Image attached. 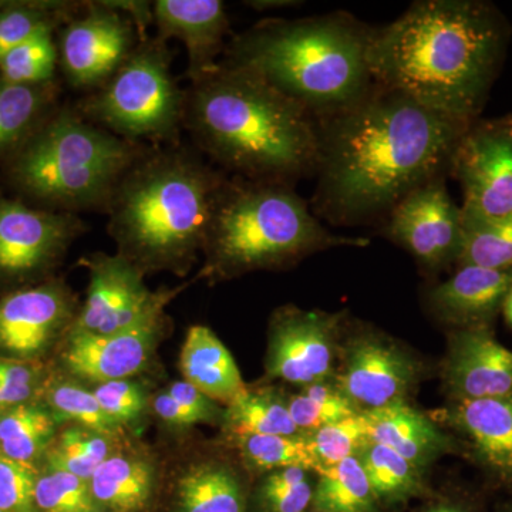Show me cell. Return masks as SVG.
<instances>
[{"label": "cell", "instance_id": "obj_3", "mask_svg": "<svg viewBox=\"0 0 512 512\" xmlns=\"http://www.w3.org/2000/svg\"><path fill=\"white\" fill-rule=\"evenodd\" d=\"M184 121L205 153L251 181L284 184L318 167L311 114L247 67L218 64L192 82Z\"/></svg>", "mask_w": 512, "mask_h": 512}, {"label": "cell", "instance_id": "obj_41", "mask_svg": "<svg viewBox=\"0 0 512 512\" xmlns=\"http://www.w3.org/2000/svg\"><path fill=\"white\" fill-rule=\"evenodd\" d=\"M104 412L120 426L137 420L146 407V393L140 384L128 379L101 383L94 390Z\"/></svg>", "mask_w": 512, "mask_h": 512}, {"label": "cell", "instance_id": "obj_18", "mask_svg": "<svg viewBox=\"0 0 512 512\" xmlns=\"http://www.w3.org/2000/svg\"><path fill=\"white\" fill-rule=\"evenodd\" d=\"M72 315L69 293L59 285L23 289L0 301V348L20 357L45 350Z\"/></svg>", "mask_w": 512, "mask_h": 512}, {"label": "cell", "instance_id": "obj_28", "mask_svg": "<svg viewBox=\"0 0 512 512\" xmlns=\"http://www.w3.org/2000/svg\"><path fill=\"white\" fill-rule=\"evenodd\" d=\"M313 490V507L318 512H375V493L359 458L350 457L338 466L319 471Z\"/></svg>", "mask_w": 512, "mask_h": 512}, {"label": "cell", "instance_id": "obj_6", "mask_svg": "<svg viewBox=\"0 0 512 512\" xmlns=\"http://www.w3.org/2000/svg\"><path fill=\"white\" fill-rule=\"evenodd\" d=\"M143 148L63 110L33 131L10 168L29 197L64 210H106Z\"/></svg>", "mask_w": 512, "mask_h": 512}, {"label": "cell", "instance_id": "obj_5", "mask_svg": "<svg viewBox=\"0 0 512 512\" xmlns=\"http://www.w3.org/2000/svg\"><path fill=\"white\" fill-rule=\"evenodd\" d=\"M225 183L187 151H144L106 208L121 255L136 266L183 261L204 245Z\"/></svg>", "mask_w": 512, "mask_h": 512}, {"label": "cell", "instance_id": "obj_30", "mask_svg": "<svg viewBox=\"0 0 512 512\" xmlns=\"http://www.w3.org/2000/svg\"><path fill=\"white\" fill-rule=\"evenodd\" d=\"M457 262L460 266L512 269V217L480 220L463 215Z\"/></svg>", "mask_w": 512, "mask_h": 512}, {"label": "cell", "instance_id": "obj_31", "mask_svg": "<svg viewBox=\"0 0 512 512\" xmlns=\"http://www.w3.org/2000/svg\"><path fill=\"white\" fill-rule=\"evenodd\" d=\"M356 457L376 498L402 500L420 490L423 470L389 447L369 441Z\"/></svg>", "mask_w": 512, "mask_h": 512}, {"label": "cell", "instance_id": "obj_48", "mask_svg": "<svg viewBox=\"0 0 512 512\" xmlns=\"http://www.w3.org/2000/svg\"><path fill=\"white\" fill-rule=\"evenodd\" d=\"M0 512H3V511H0Z\"/></svg>", "mask_w": 512, "mask_h": 512}, {"label": "cell", "instance_id": "obj_14", "mask_svg": "<svg viewBox=\"0 0 512 512\" xmlns=\"http://www.w3.org/2000/svg\"><path fill=\"white\" fill-rule=\"evenodd\" d=\"M82 229L70 212L32 210L0 197V276L23 278L46 268Z\"/></svg>", "mask_w": 512, "mask_h": 512}, {"label": "cell", "instance_id": "obj_25", "mask_svg": "<svg viewBox=\"0 0 512 512\" xmlns=\"http://www.w3.org/2000/svg\"><path fill=\"white\" fill-rule=\"evenodd\" d=\"M178 512H245L237 477L221 464L191 467L177 485Z\"/></svg>", "mask_w": 512, "mask_h": 512}, {"label": "cell", "instance_id": "obj_44", "mask_svg": "<svg viewBox=\"0 0 512 512\" xmlns=\"http://www.w3.org/2000/svg\"><path fill=\"white\" fill-rule=\"evenodd\" d=\"M153 409L161 420L171 424V426L185 427L198 424V420L190 412H187L168 392L154 397Z\"/></svg>", "mask_w": 512, "mask_h": 512}, {"label": "cell", "instance_id": "obj_2", "mask_svg": "<svg viewBox=\"0 0 512 512\" xmlns=\"http://www.w3.org/2000/svg\"><path fill=\"white\" fill-rule=\"evenodd\" d=\"M501 29L490 9L460 0H423L372 30L370 73L377 86L466 123L493 79Z\"/></svg>", "mask_w": 512, "mask_h": 512}, {"label": "cell", "instance_id": "obj_4", "mask_svg": "<svg viewBox=\"0 0 512 512\" xmlns=\"http://www.w3.org/2000/svg\"><path fill=\"white\" fill-rule=\"evenodd\" d=\"M370 32L345 13L261 23L235 40L229 63L252 70L309 114L329 117L375 86Z\"/></svg>", "mask_w": 512, "mask_h": 512}, {"label": "cell", "instance_id": "obj_19", "mask_svg": "<svg viewBox=\"0 0 512 512\" xmlns=\"http://www.w3.org/2000/svg\"><path fill=\"white\" fill-rule=\"evenodd\" d=\"M160 39L180 40L188 53V76L192 82L210 73L220 53L228 18L220 0H158L154 2Z\"/></svg>", "mask_w": 512, "mask_h": 512}, {"label": "cell", "instance_id": "obj_46", "mask_svg": "<svg viewBox=\"0 0 512 512\" xmlns=\"http://www.w3.org/2000/svg\"><path fill=\"white\" fill-rule=\"evenodd\" d=\"M501 309H503L505 320H507L508 325L512 329V288L507 293V296H505L503 308Z\"/></svg>", "mask_w": 512, "mask_h": 512}, {"label": "cell", "instance_id": "obj_43", "mask_svg": "<svg viewBox=\"0 0 512 512\" xmlns=\"http://www.w3.org/2000/svg\"><path fill=\"white\" fill-rule=\"evenodd\" d=\"M261 500L268 512H305L313 500L311 481L276 493H261Z\"/></svg>", "mask_w": 512, "mask_h": 512}, {"label": "cell", "instance_id": "obj_39", "mask_svg": "<svg viewBox=\"0 0 512 512\" xmlns=\"http://www.w3.org/2000/svg\"><path fill=\"white\" fill-rule=\"evenodd\" d=\"M63 6H8L0 12V60L23 42L35 36L40 30L55 29L56 18H60L57 10Z\"/></svg>", "mask_w": 512, "mask_h": 512}, {"label": "cell", "instance_id": "obj_23", "mask_svg": "<svg viewBox=\"0 0 512 512\" xmlns=\"http://www.w3.org/2000/svg\"><path fill=\"white\" fill-rule=\"evenodd\" d=\"M181 372L185 382L218 402H234L247 390L231 352L207 326L188 330L181 350Z\"/></svg>", "mask_w": 512, "mask_h": 512}, {"label": "cell", "instance_id": "obj_22", "mask_svg": "<svg viewBox=\"0 0 512 512\" xmlns=\"http://www.w3.org/2000/svg\"><path fill=\"white\" fill-rule=\"evenodd\" d=\"M448 419L470 440L481 466L512 484V397L456 400Z\"/></svg>", "mask_w": 512, "mask_h": 512}, {"label": "cell", "instance_id": "obj_38", "mask_svg": "<svg viewBox=\"0 0 512 512\" xmlns=\"http://www.w3.org/2000/svg\"><path fill=\"white\" fill-rule=\"evenodd\" d=\"M35 505L40 512H97L99 508L87 481L52 468L37 478Z\"/></svg>", "mask_w": 512, "mask_h": 512}, {"label": "cell", "instance_id": "obj_9", "mask_svg": "<svg viewBox=\"0 0 512 512\" xmlns=\"http://www.w3.org/2000/svg\"><path fill=\"white\" fill-rule=\"evenodd\" d=\"M83 309L73 323L76 332L110 335L133 328L151 313L164 309L175 291L150 292L143 271L123 255H97Z\"/></svg>", "mask_w": 512, "mask_h": 512}, {"label": "cell", "instance_id": "obj_21", "mask_svg": "<svg viewBox=\"0 0 512 512\" xmlns=\"http://www.w3.org/2000/svg\"><path fill=\"white\" fill-rule=\"evenodd\" d=\"M362 413L369 429L370 441L396 451L420 470L444 454L457 450L450 436L406 402Z\"/></svg>", "mask_w": 512, "mask_h": 512}, {"label": "cell", "instance_id": "obj_8", "mask_svg": "<svg viewBox=\"0 0 512 512\" xmlns=\"http://www.w3.org/2000/svg\"><path fill=\"white\" fill-rule=\"evenodd\" d=\"M185 97L164 40H140L116 73L83 103L82 116L124 140H168L184 121Z\"/></svg>", "mask_w": 512, "mask_h": 512}, {"label": "cell", "instance_id": "obj_42", "mask_svg": "<svg viewBox=\"0 0 512 512\" xmlns=\"http://www.w3.org/2000/svg\"><path fill=\"white\" fill-rule=\"evenodd\" d=\"M167 392L170 393L187 412H190L192 416L198 420V423H211V421L217 420L218 416H220V410L215 406L214 400L205 396L197 387L185 382V380H183V382L174 383Z\"/></svg>", "mask_w": 512, "mask_h": 512}, {"label": "cell", "instance_id": "obj_16", "mask_svg": "<svg viewBox=\"0 0 512 512\" xmlns=\"http://www.w3.org/2000/svg\"><path fill=\"white\" fill-rule=\"evenodd\" d=\"M163 309L151 313L133 328L110 333H70L64 362L74 375L97 383L138 375L153 355Z\"/></svg>", "mask_w": 512, "mask_h": 512}, {"label": "cell", "instance_id": "obj_24", "mask_svg": "<svg viewBox=\"0 0 512 512\" xmlns=\"http://www.w3.org/2000/svg\"><path fill=\"white\" fill-rule=\"evenodd\" d=\"M94 501L110 512H138L154 488V468L144 458L111 456L89 481Z\"/></svg>", "mask_w": 512, "mask_h": 512}, {"label": "cell", "instance_id": "obj_47", "mask_svg": "<svg viewBox=\"0 0 512 512\" xmlns=\"http://www.w3.org/2000/svg\"><path fill=\"white\" fill-rule=\"evenodd\" d=\"M429 512H464L461 508L453 507V505H441V507L433 508Z\"/></svg>", "mask_w": 512, "mask_h": 512}, {"label": "cell", "instance_id": "obj_29", "mask_svg": "<svg viewBox=\"0 0 512 512\" xmlns=\"http://www.w3.org/2000/svg\"><path fill=\"white\" fill-rule=\"evenodd\" d=\"M56 430L53 413L33 404L10 407L0 416V453L30 463L52 443Z\"/></svg>", "mask_w": 512, "mask_h": 512}, {"label": "cell", "instance_id": "obj_17", "mask_svg": "<svg viewBox=\"0 0 512 512\" xmlns=\"http://www.w3.org/2000/svg\"><path fill=\"white\" fill-rule=\"evenodd\" d=\"M444 382L454 400L512 397V350L488 326L458 329L448 345Z\"/></svg>", "mask_w": 512, "mask_h": 512}, {"label": "cell", "instance_id": "obj_1", "mask_svg": "<svg viewBox=\"0 0 512 512\" xmlns=\"http://www.w3.org/2000/svg\"><path fill=\"white\" fill-rule=\"evenodd\" d=\"M323 119L316 205L340 224L393 210L439 178L466 124L377 84L353 106Z\"/></svg>", "mask_w": 512, "mask_h": 512}, {"label": "cell", "instance_id": "obj_11", "mask_svg": "<svg viewBox=\"0 0 512 512\" xmlns=\"http://www.w3.org/2000/svg\"><path fill=\"white\" fill-rule=\"evenodd\" d=\"M133 23L100 2L64 29L60 56L66 79L76 89H99L136 49Z\"/></svg>", "mask_w": 512, "mask_h": 512}, {"label": "cell", "instance_id": "obj_15", "mask_svg": "<svg viewBox=\"0 0 512 512\" xmlns=\"http://www.w3.org/2000/svg\"><path fill=\"white\" fill-rule=\"evenodd\" d=\"M451 161L463 184L464 217H512V131L477 130L463 136Z\"/></svg>", "mask_w": 512, "mask_h": 512}, {"label": "cell", "instance_id": "obj_36", "mask_svg": "<svg viewBox=\"0 0 512 512\" xmlns=\"http://www.w3.org/2000/svg\"><path fill=\"white\" fill-rule=\"evenodd\" d=\"M313 456L318 461V473L323 468L338 466L359 451L370 441L369 429L363 413L339 423L329 424L308 434Z\"/></svg>", "mask_w": 512, "mask_h": 512}, {"label": "cell", "instance_id": "obj_32", "mask_svg": "<svg viewBox=\"0 0 512 512\" xmlns=\"http://www.w3.org/2000/svg\"><path fill=\"white\" fill-rule=\"evenodd\" d=\"M239 450L249 467L259 471H276L298 467L318 473L308 434L296 436H241Z\"/></svg>", "mask_w": 512, "mask_h": 512}, {"label": "cell", "instance_id": "obj_7", "mask_svg": "<svg viewBox=\"0 0 512 512\" xmlns=\"http://www.w3.org/2000/svg\"><path fill=\"white\" fill-rule=\"evenodd\" d=\"M366 244L329 234L301 197L268 181L225 183L204 242L212 269L224 274L271 268L323 248Z\"/></svg>", "mask_w": 512, "mask_h": 512}, {"label": "cell", "instance_id": "obj_35", "mask_svg": "<svg viewBox=\"0 0 512 512\" xmlns=\"http://www.w3.org/2000/svg\"><path fill=\"white\" fill-rule=\"evenodd\" d=\"M52 30H40L3 57L0 60V77L12 83H49L55 74L57 63Z\"/></svg>", "mask_w": 512, "mask_h": 512}, {"label": "cell", "instance_id": "obj_37", "mask_svg": "<svg viewBox=\"0 0 512 512\" xmlns=\"http://www.w3.org/2000/svg\"><path fill=\"white\" fill-rule=\"evenodd\" d=\"M53 416L74 421L77 426L111 434L120 429V424L104 412L96 394L79 384L63 382L55 384L47 394Z\"/></svg>", "mask_w": 512, "mask_h": 512}, {"label": "cell", "instance_id": "obj_26", "mask_svg": "<svg viewBox=\"0 0 512 512\" xmlns=\"http://www.w3.org/2000/svg\"><path fill=\"white\" fill-rule=\"evenodd\" d=\"M50 99L49 83H12L0 77V157L32 136Z\"/></svg>", "mask_w": 512, "mask_h": 512}, {"label": "cell", "instance_id": "obj_34", "mask_svg": "<svg viewBox=\"0 0 512 512\" xmlns=\"http://www.w3.org/2000/svg\"><path fill=\"white\" fill-rule=\"evenodd\" d=\"M288 409L293 423L303 434L362 413L336 384L330 386L326 382L303 387L301 394L289 400Z\"/></svg>", "mask_w": 512, "mask_h": 512}, {"label": "cell", "instance_id": "obj_33", "mask_svg": "<svg viewBox=\"0 0 512 512\" xmlns=\"http://www.w3.org/2000/svg\"><path fill=\"white\" fill-rule=\"evenodd\" d=\"M110 456L107 434L74 426L64 430L55 446L49 448L47 464L52 470L66 471L89 483Z\"/></svg>", "mask_w": 512, "mask_h": 512}, {"label": "cell", "instance_id": "obj_40", "mask_svg": "<svg viewBox=\"0 0 512 512\" xmlns=\"http://www.w3.org/2000/svg\"><path fill=\"white\" fill-rule=\"evenodd\" d=\"M37 478L39 474L32 464L0 453V511L36 512Z\"/></svg>", "mask_w": 512, "mask_h": 512}, {"label": "cell", "instance_id": "obj_20", "mask_svg": "<svg viewBox=\"0 0 512 512\" xmlns=\"http://www.w3.org/2000/svg\"><path fill=\"white\" fill-rule=\"evenodd\" d=\"M511 288L512 269L461 266L430 292V305L440 319L460 329L488 326Z\"/></svg>", "mask_w": 512, "mask_h": 512}, {"label": "cell", "instance_id": "obj_10", "mask_svg": "<svg viewBox=\"0 0 512 512\" xmlns=\"http://www.w3.org/2000/svg\"><path fill=\"white\" fill-rule=\"evenodd\" d=\"M340 313L284 308L269 333V376L298 386L328 382L338 349Z\"/></svg>", "mask_w": 512, "mask_h": 512}, {"label": "cell", "instance_id": "obj_12", "mask_svg": "<svg viewBox=\"0 0 512 512\" xmlns=\"http://www.w3.org/2000/svg\"><path fill=\"white\" fill-rule=\"evenodd\" d=\"M463 215L440 178L421 185L390 214L387 234L430 269L457 261Z\"/></svg>", "mask_w": 512, "mask_h": 512}, {"label": "cell", "instance_id": "obj_45", "mask_svg": "<svg viewBox=\"0 0 512 512\" xmlns=\"http://www.w3.org/2000/svg\"><path fill=\"white\" fill-rule=\"evenodd\" d=\"M0 380L10 387L33 394L36 386V370L25 363L0 360Z\"/></svg>", "mask_w": 512, "mask_h": 512}, {"label": "cell", "instance_id": "obj_27", "mask_svg": "<svg viewBox=\"0 0 512 512\" xmlns=\"http://www.w3.org/2000/svg\"><path fill=\"white\" fill-rule=\"evenodd\" d=\"M228 427L241 436H296L303 434L293 423L288 402L274 392L239 394L225 413Z\"/></svg>", "mask_w": 512, "mask_h": 512}, {"label": "cell", "instance_id": "obj_13", "mask_svg": "<svg viewBox=\"0 0 512 512\" xmlns=\"http://www.w3.org/2000/svg\"><path fill=\"white\" fill-rule=\"evenodd\" d=\"M420 365L396 343L373 333L350 340L336 386L360 412L404 402L420 376Z\"/></svg>", "mask_w": 512, "mask_h": 512}]
</instances>
